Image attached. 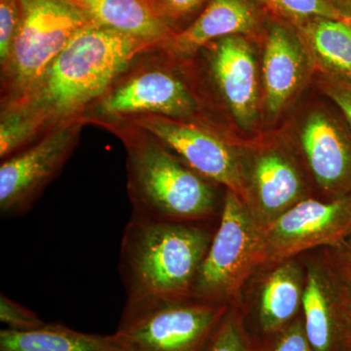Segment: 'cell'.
<instances>
[{
	"label": "cell",
	"mask_w": 351,
	"mask_h": 351,
	"mask_svg": "<svg viewBox=\"0 0 351 351\" xmlns=\"http://www.w3.org/2000/svg\"><path fill=\"white\" fill-rule=\"evenodd\" d=\"M157 47L92 22L84 25L24 99L1 107L2 140L23 149L53 129L82 119L136 58Z\"/></svg>",
	"instance_id": "obj_1"
},
{
	"label": "cell",
	"mask_w": 351,
	"mask_h": 351,
	"mask_svg": "<svg viewBox=\"0 0 351 351\" xmlns=\"http://www.w3.org/2000/svg\"><path fill=\"white\" fill-rule=\"evenodd\" d=\"M127 152V189L134 216L204 223L219 211L216 184L186 165L149 132L126 120L100 122Z\"/></svg>",
	"instance_id": "obj_2"
},
{
	"label": "cell",
	"mask_w": 351,
	"mask_h": 351,
	"mask_svg": "<svg viewBox=\"0 0 351 351\" xmlns=\"http://www.w3.org/2000/svg\"><path fill=\"white\" fill-rule=\"evenodd\" d=\"M214 233L202 223L156 221L132 215L120 246L126 302L193 295Z\"/></svg>",
	"instance_id": "obj_3"
},
{
	"label": "cell",
	"mask_w": 351,
	"mask_h": 351,
	"mask_svg": "<svg viewBox=\"0 0 351 351\" xmlns=\"http://www.w3.org/2000/svg\"><path fill=\"white\" fill-rule=\"evenodd\" d=\"M184 60L154 48L136 58L105 94L88 108L85 125L125 119L140 114L214 125L205 114L204 103L182 73Z\"/></svg>",
	"instance_id": "obj_4"
},
{
	"label": "cell",
	"mask_w": 351,
	"mask_h": 351,
	"mask_svg": "<svg viewBox=\"0 0 351 351\" xmlns=\"http://www.w3.org/2000/svg\"><path fill=\"white\" fill-rule=\"evenodd\" d=\"M230 307L193 295L126 302L113 335L125 351H207Z\"/></svg>",
	"instance_id": "obj_5"
},
{
	"label": "cell",
	"mask_w": 351,
	"mask_h": 351,
	"mask_svg": "<svg viewBox=\"0 0 351 351\" xmlns=\"http://www.w3.org/2000/svg\"><path fill=\"white\" fill-rule=\"evenodd\" d=\"M20 24L1 66V107L24 99L82 27L87 16L71 0H19Z\"/></svg>",
	"instance_id": "obj_6"
},
{
	"label": "cell",
	"mask_w": 351,
	"mask_h": 351,
	"mask_svg": "<svg viewBox=\"0 0 351 351\" xmlns=\"http://www.w3.org/2000/svg\"><path fill=\"white\" fill-rule=\"evenodd\" d=\"M247 207L258 226L280 217L306 198L313 186L286 132L237 140Z\"/></svg>",
	"instance_id": "obj_7"
},
{
	"label": "cell",
	"mask_w": 351,
	"mask_h": 351,
	"mask_svg": "<svg viewBox=\"0 0 351 351\" xmlns=\"http://www.w3.org/2000/svg\"><path fill=\"white\" fill-rule=\"evenodd\" d=\"M258 226L244 201L226 189L218 228L198 270L193 295L232 306L244 283L260 269Z\"/></svg>",
	"instance_id": "obj_8"
},
{
	"label": "cell",
	"mask_w": 351,
	"mask_h": 351,
	"mask_svg": "<svg viewBox=\"0 0 351 351\" xmlns=\"http://www.w3.org/2000/svg\"><path fill=\"white\" fill-rule=\"evenodd\" d=\"M120 120L149 132L191 169L237 193L246 204L243 168L237 138L223 133L217 126L161 115L140 114Z\"/></svg>",
	"instance_id": "obj_9"
},
{
	"label": "cell",
	"mask_w": 351,
	"mask_h": 351,
	"mask_svg": "<svg viewBox=\"0 0 351 351\" xmlns=\"http://www.w3.org/2000/svg\"><path fill=\"white\" fill-rule=\"evenodd\" d=\"M351 237V193L337 199L306 198L258 226V265L274 267L304 252L336 246Z\"/></svg>",
	"instance_id": "obj_10"
},
{
	"label": "cell",
	"mask_w": 351,
	"mask_h": 351,
	"mask_svg": "<svg viewBox=\"0 0 351 351\" xmlns=\"http://www.w3.org/2000/svg\"><path fill=\"white\" fill-rule=\"evenodd\" d=\"M286 134L321 199L350 195L351 127L338 108L313 104Z\"/></svg>",
	"instance_id": "obj_11"
},
{
	"label": "cell",
	"mask_w": 351,
	"mask_h": 351,
	"mask_svg": "<svg viewBox=\"0 0 351 351\" xmlns=\"http://www.w3.org/2000/svg\"><path fill=\"white\" fill-rule=\"evenodd\" d=\"M84 122L73 120L3 159L0 165V211L16 216L34 203L63 169L80 141Z\"/></svg>",
	"instance_id": "obj_12"
},
{
	"label": "cell",
	"mask_w": 351,
	"mask_h": 351,
	"mask_svg": "<svg viewBox=\"0 0 351 351\" xmlns=\"http://www.w3.org/2000/svg\"><path fill=\"white\" fill-rule=\"evenodd\" d=\"M219 98L241 130H255L263 119L262 80L253 44L244 36L218 39L203 48Z\"/></svg>",
	"instance_id": "obj_13"
},
{
	"label": "cell",
	"mask_w": 351,
	"mask_h": 351,
	"mask_svg": "<svg viewBox=\"0 0 351 351\" xmlns=\"http://www.w3.org/2000/svg\"><path fill=\"white\" fill-rule=\"evenodd\" d=\"M313 73V59L294 27L281 23L270 25L261 66L262 112L267 123L286 112Z\"/></svg>",
	"instance_id": "obj_14"
},
{
	"label": "cell",
	"mask_w": 351,
	"mask_h": 351,
	"mask_svg": "<svg viewBox=\"0 0 351 351\" xmlns=\"http://www.w3.org/2000/svg\"><path fill=\"white\" fill-rule=\"evenodd\" d=\"M302 317L313 351H346L350 346L341 314V284L323 258L306 263Z\"/></svg>",
	"instance_id": "obj_15"
},
{
	"label": "cell",
	"mask_w": 351,
	"mask_h": 351,
	"mask_svg": "<svg viewBox=\"0 0 351 351\" xmlns=\"http://www.w3.org/2000/svg\"><path fill=\"white\" fill-rule=\"evenodd\" d=\"M260 24V11L254 0H210L191 25L176 32L159 48L171 57L189 61L218 39L255 34Z\"/></svg>",
	"instance_id": "obj_16"
},
{
	"label": "cell",
	"mask_w": 351,
	"mask_h": 351,
	"mask_svg": "<svg viewBox=\"0 0 351 351\" xmlns=\"http://www.w3.org/2000/svg\"><path fill=\"white\" fill-rule=\"evenodd\" d=\"M304 282L306 265L297 258L269 267L261 285L252 320L246 321L256 339L274 336L301 315Z\"/></svg>",
	"instance_id": "obj_17"
},
{
	"label": "cell",
	"mask_w": 351,
	"mask_h": 351,
	"mask_svg": "<svg viewBox=\"0 0 351 351\" xmlns=\"http://www.w3.org/2000/svg\"><path fill=\"white\" fill-rule=\"evenodd\" d=\"M90 22L161 46L176 34L149 0H71Z\"/></svg>",
	"instance_id": "obj_18"
},
{
	"label": "cell",
	"mask_w": 351,
	"mask_h": 351,
	"mask_svg": "<svg viewBox=\"0 0 351 351\" xmlns=\"http://www.w3.org/2000/svg\"><path fill=\"white\" fill-rule=\"evenodd\" d=\"M290 25L306 45L315 71L351 82V22L317 17Z\"/></svg>",
	"instance_id": "obj_19"
},
{
	"label": "cell",
	"mask_w": 351,
	"mask_h": 351,
	"mask_svg": "<svg viewBox=\"0 0 351 351\" xmlns=\"http://www.w3.org/2000/svg\"><path fill=\"white\" fill-rule=\"evenodd\" d=\"M0 351H125L114 335L87 334L61 323L31 331H0Z\"/></svg>",
	"instance_id": "obj_20"
},
{
	"label": "cell",
	"mask_w": 351,
	"mask_h": 351,
	"mask_svg": "<svg viewBox=\"0 0 351 351\" xmlns=\"http://www.w3.org/2000/svg\"><path fill=\"white\" fill-rule=\"evenodd\" d=\"M207 351H258V341L247 326L245 311L230 306Z\"/></svg>",
	"instance_id": "obj_21"
},
{
	"label": "cell",
	"mask_w": 351,
	"mask_h": 351,
	"mask_svg": "<svg viewBox=\"0 0 351 351\" xmlns=\"http://www.w3.org/2000/svg\"><path fill=\"white\" fill-rule=\"evenodd\" d=\"M262 4L289 25L299 24L313 18L345 20L331 0H254Z\"/></svg>",
	"instance_id": "obj_22"
},
{
	"label": "cell",
	"mask_w": 351,
	"mask_h": 351,
	"mask_svg": "<svg viewBox=\"0 0 351 351\" xmlns=\"http://www.w3.org/2000/svg\"><path fill=\"white\" fill-rule=\"evenodd\" d=\"M258 341V351H313L306 337L302 314L282 331Z\"/></svg>",
	"instance_id": "obj_23"
},
{
	"label": "cell",
	"mask_w": 351,
	"mask_h": 351,
	"mask_svg": "<svg viewBox=\"0 0 351 351\" xmlns=\"http://www.w3.org/2000/svg\"><path fill=\"white\" fill-rule=\"evenodd\" d=\"M313 77L321 93L334 104L351 127V82L325 75L315 69Z\"/></svg>",
	"instance_id": "obj_24"
},
{
	"label": "cell",
	"mask_w": 351,
	"mask_h": 351,
	"mask_svg": "<svg viewBox=\"0 0 351 351\" xmlns=\"http://www.w3.org/2000/svg\"><path fill=\"white\" fill-rule=\"evenodd\" d=\"M0 320L13 331H31L46 324L38 314L3 294L0 295Z\"/></svg>",
	"instance_id": "obj_25"
},
{
	"label": "cell",
	"mask_w": 351,
	"mask_h": 351,
	"mask_svg": "<svg viewBox=\"0 0 351 351\" xmlns=\"http://www.w3.org/2000/svg\"><path fill=\"white\" fill-rule=\"evenodd\" d=\"M19 24V0H0V68L8 60Z\"/></svg>",
	"instance_id": "obj_26"
},
{
	"label": "cell",
	"mask_w": 351,
	"mask_h": 351,
	"mask_svg": "<svg viewBox=\"0 0 351 351\" xmlns=\"http://www.w3.org/2000/svg\"><path fill=\"white\" fill-rule=\"evenodd\" d=\"M324 250L323 260L339 280L351 290V237Z\"/></svg>",
	"instance_id": "obj_27"
},
{
	"label": "cell",
	"mask_w": 351,
	"mask_h": 351,
	"mask_svg": "<svg viewBox=\"0 0 351 351\" xmlns=\"http://www.w3.org/2000/svg\"><path fill=\"white\" fill-rule=\"evenodd\" d=\"M161 19L173 27L176 21L195 12L207 0H149Z\"/></svg>",
	"instance_id": "obj_28"
},
{
	"label": "cell",
	"mask_w": 351,
	"mask_h": 351,
	"mask_svg": "<svg viewBox=\"0 0 351 351\" xmlns=\"http://www.w3.org/2000/svg\"><path fill=\"white\" fill-rule=\"evenodd\" d=\"M341 281V280H339ZM341 314L345 324L346 336L351 343V290L341 282Z\"/></svg>",
	"instance_id": "obj_29"
},
{
	"label": "cell",
	"mask_w": 351,
	"mask_h": 351,
	"mask_svg": "<svg viewBox=\"0 0 351 351\" xmlns=\"http://www.w3.org/2000/svg\"><path fill=\"white\" fill-rule=\"evenodd\" d=\"M343 19L351 22V0H331Z\"/></svg>",
	"instance_id": "obj_30"
},
{
	"label": "cell",
	"mask_w": 351,
	"mask_h": 351,
	"mask_svg": "<svg viewBox=\"0 0 351 351\" xmlns=\"http://www.w3.org/2000/svg\"><path fill=\"white\" fill-rule=\"evenodd\" d=\"M346 351H351V343H350V346H348V348H346Z\"/></svg>",
	"instance_id": "obj_31"
}]
</instances>
